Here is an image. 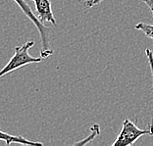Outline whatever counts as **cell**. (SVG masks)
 <instances>
[{
	"instance_id": "cell-1",
	"label": "cell",
	"mask_w": 153,
	"mask_h": 146,
	"mask_svg": "<svg viewBox=\"0 0 153 146\" xmlns=\"http://www.w3.org/2000/svg\"><path fill=\"white\" fill-rule=\"evenodd\" d=\"M34 45L33 40L27 41L25 44L19 45L14 48V55L10 58L9 62L7 63L2 70H0V79L10 74L11 72L18 70L20 68L25 67L27 65L33 63H40L43 60L41 57H33L30 54V49Z\"/></svg>"
},
{
	"instance_id": "cell-2",
	"label": "cell",
	"mask_w": 153,
	"mask_h": 146,
	"mask_svg": "<svg viewBox=\"0 0 153 146\" xmlns=\"http://www.w3.org/2000/svg\"><path fill=\"white\" fill-rule=\"evenodd\" d=\"M14 2L17 3V5L20 7V9L22 10V12L30 19L36 27L37 29V32L39 33L40 41H41V49H40V57L42 59H46L50 57L53 54V49L50 47L49 42V30L47 27L43 25V23H41L36 14L33 13L32 8L30 5L27 4L26 0H13Z\"/></svg>"
},
{
	"instance_id": "cell-3",
	"label": "cell",
	"mask_w": 153,
	"mask_h": 146,
	"mask_svg": "<svg viewBox=\"0 0 153 146\" xmlns=\"http://www.w3.org/2000/svg\"><path fill=\"white\" fill-rule=\"evenodd\" d=\"M144 135L153 136V122L147 130H141L133 121L126 119L124 120L120 133L112 143V146H131Z\"/></svg>"
},
{
	"instance_id": "cell-4",
	"label": "cell",
	"mask_w": 153,
	"mask_h": 146,
	"mask_svg": "<svg viewBox=\"0 0 153 146\" xmlns=\"http://www.w3.org/2000/svg\"><path fill=\"white\" fill-rule=\"evenodd\" d=\"M36 6V17L41 23H50L56 26L57 22L52 11V3L50 0H32Z\"/></svg>"
},
{
	"instance_id": "cell-5",
	"label": "cell",
	"mask_w": 153,
	"mask_h": 146,
	"mask_svg": "<svg viewBox=\"0 0 153 146\" xmlns=\"http://www.w3.org/2000/svg\"><path fill=\"white\" fill-rule=\"evenodd\" d=\"M0 140L4 141L7 145H10L12 143H17V144H22V145H34V146H42L43 143L38 141H32L27 139L26 137L21 136V135H12L7 133H4L3 130H0Z\"/></svg>"
},
{
	"instance_id": "cell-6",
	"label": "cell",
	"mask_w": 153,
	"mask_h": 146,
	"mask_svg": "<svg viewBox=\"0 0 153 146\" xmlns=\"http://www.w3.org/2000/svg\"><path fill=\"white\" fill-rule=\"evenodd\" d=\"M100 133V127L98 124H94L90 127V134L88 135V137L85 138L81 141H78L76 142L75 145H85V144H88L90 141L94 139V137L96 135H98Z\"/></svg>"
},
{
	"instance_id": "cell-7",
	"label": "cell",
	"mask_w": 153,
	"mask_h": 146,
	"mask_svg": "<svg viewBox=\"0 0 153 146\" xmlns=\"http://www.w3.org/2000/svg\"><path fill=\"white\" fill-rule=\"evenodd\" d=\"M134 29L142 32L146 37L153 39V25H151V24L140 22L134 26Z\"/></svg>"
},
{
	"instance_id": "cell-8",
	"label": "cell",
	"mask_w": 153,
	"mask_h": 146,
	"mask_svg": "<svg viewBox=\"0 0 153 146\" xmlns=\"http://www.w3.org/2000/svg\"><path fill=\"white\" fill-rule=\"evenodd\" d=\"M145 55H146L148 66H149V69H150V73H151V79H152L151 91L153 93V52L152 50L149 49V48H146V49H145Z\"/></svg>"
},
{
	"instance_id": "cell-9",
	"label": "cell",
	"mask_w": 153,
	"mask_h": 146,
	"mask_svg": "<svg viewBox=\"0 0 153 146\" xmlns=\"http://www.w3.org/2000/svg\"><path fill=\"white\" fill-rule=\"evenodd\" d=\"M104 0H85L83 2V6H85V9H90L92 7H94L95 5L100 4L101 2H103Z\"/></svg>"
},
{
	"instance_id": "cell-10",
	"label": "cell",
	"mask_w": 153,
	"mask_h": 146,
	"mask_svg": "<svg viewBox=\"0 0 153 146\" xmlns=\"http://www.w3.org/2000/svg\"><path fill=\"white\" fill-rule=\"evenodd\" d=\"M140 1H142L148 7V9L150 10V12L152 14V19H153V0H140Z\"/></svg>"
}]
</instances>
